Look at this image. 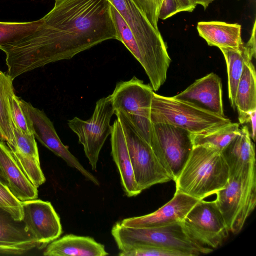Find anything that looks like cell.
Instances as JSON below:
<instances>
[{"instance_id":"1","label":"cell","mask_w":256,"mask_h":256,"mask_svg":"<svg viewBox=\"0 0 256 256\" xmlns=\"http://www.w3.org/2000/svg\"><path fill=\"white\" fill-rule=\"evenodd\" d=\"M42 20L31 34L0 46L6 55V73L12 80L104 41L119 40L108 0H55Z\"/></svg>"},{"instance_id":"2","label":"cell","mask_w":256,"mask_h":256,"mask_svg":"<svg viewBox=\"0 0 256 256\" xmlns=\"http://www.w3.org/2000/svg\"><path fill=\"white\" fill-rule=\"evenodd\" d=\"M130 29L136 43L133 56L144 68L154 91L164 83L171 59L158 30L132 0H108Z\"/></svg>"},{"instance_id":"3","label":"cell","mask_w":256,"mask_h":256,"mask_svg":"<svg viewBox=\"0 0 256 256\" xmlns=\"http://www.w3.org/2000/svg\"><path fill=\"white\" fill-rule=\"evenodd\" d=\"M230 178L228 166L221 151L196 146L174 180L176 190L204 200L222 189Z\"/></svg>"},{"instance_id":"4","label":"cell","mask_w":256,"mask_h":256,"mask_svg":"<svg viewBox=\"0 0 256 256\" xmlns=\"http://www.w3.org/2000/svg\"><path fill=\"white\" fill-rule=\"evenodd\" d=\"M112 234L120 250L138 244H148L181 252L188 256L210 254L213 249L190 237L180 222L155 228H132L120 222L112 228Z\"/></svg>"},{"instance_id":"5","label":"cell","mask_w":256,"mask_h":256,"mask_svg":"<svg viewBox=\"0 0 256 256\" xmlns=\"http://www.w3.org/2000/svg\"><path fill=\"white\" fill-rule=\"evenodd\" d=\"M150 120L153 123H164L196 134L231 122L222 116L188 102L154 92L150 106Z\"/></svg>"},{"instance_id":"6","label":"cell","mask_w":256,"mask_h":256,"mask_svg":"<svg viewBox=\"0 0 256 256\" xmlns=\"http://www.w3.org/2000/svg\"><path fill=\"white\" fill-rule=\"evenodd\" d=\"M256 166L230 176L226 186L217 192L214 200L230 232L238 234L256 205Z\"/></svg>"},{"instance_id":"7","label":"cell","mask_w":256,"mask_h":256,"mask_svg":"<svg viewBox=\"0 0 256 256\" xmlns=\"http://www.w3.org/2000/svg\"><path fill=\"white\" fill-rule=\"evenodd\" d=\"M154 92L150 84L134 76L128 80L118 82L109 95L114 114L124 116L149 144L150 106Z\"/></svg>"},{"instance_id":"8","label":"cell","mask_w":256,"mask_h":256,"mask_svg":"<svg viewBox=\"0 0 256 256\" xmlns=\"http://www.w3.org/2000/svg\"><path fill=\"white\" fill-rule=\"evenodd\" d=\"M115 114L122 128L138 189L142 192L154 184L172 180L150 146L124 116L120 113Z\"/></svg>"},{"instance_id":"9","label":"cell","mask_w":256,"mask_h":256,"mask_svg":"<svg viewBox=\"0 0 256 256\" xmlns=\"http://www.w3.org/2000/svg\"><path fill=\"white\" fill-rule=\"evenodd\" d=\"M151 123L150 144L161 164L174 181L193 148L191 134L170 124Z\"/></svg>"},{"instance_id":"10","label":"cell","mask_w":256,"mask_h":256,"mask_svg":"<svg viewBox=\"0 0 256 256\" xmlns=\"http://www.w3.org/2000/svg\"><path fill=\"white\" fill-rule=\"evenodd\" d=\"M114 110L110 97L98 100L92 116L84 120L76 116L68 120L70 128L78 136L79 143L93 170H96L100 152L108 137L110 134V122Z\"/></svg>"},{"instance_id":"11","label":"cell","mask_w":256,"mask_h":256,"mask_svg":"<svg viewBox=\"0 0 256 256\" xmlns=\"http://www.w3.org/2000/svg\"><path fill=\"white\" fill-rule=\"evenodd\" d=\"M180 223L190 237L212 249L220 246L229 234V229L214 200H200Z\"/></svg>"},{"instance_id":"12","label":"cell","mask_w":256,"mask_h":256,"mask_svg":"<svg viewBox=\"0 0 256 256\" xmlns=\"http://www.w3.org/2000/svg\"><path fill=\"white\" fill-rule=\"evenodd\" d=\"M26 230L42 249L62 233L60 218L51 203L40 200L22 202Z\"/></svg>"},{"instance_id":"13","label":"cell","mask_w":256,"mask_h":256,"mask_svg":"<svg viewBox=\"0 0 256 256\" xmlns=\"http://www.w3.org/2000/svg\"><path fill=\"white\" fill-rule=\"evenodd\" d=\"M33 134L43 146L61 158L70 166L77 170L86 180L98 186V180L87 170L60 140L54 126L44 112L24 100Z\"/></svg>"},{"instance_id":"14","label":"cell","mask_w":256,"mask_h":256,"mask_svg":"<svg viewBox=\"0 0 256 256\" xmlns=\"http://www.w3.org/2000/svg\"><path fill=\"white\" fill-rule=\"evenodd\" d=\"M201 200L176 190L173 198L158 210L148 214L124 218V226L132 228H155L181 222Z\"/></svg>"},{"instance_id":"15","label":"cell","mask_w":256,"mask_h":256,"mask_svg":"<svg viewBox=\"0 0 256 256\" xmlns=\"http://www.w3.org/2000/svg\"><path fill=\"white\" fill-rule=\"evenodd\" d=\"M192 103L216 114H224L220 78L214 72L196 80L186 89L174 96Z\"/></svg>"},{"instance_id":"16","label":"cell","mask_w":256,"mask_h":256,"mask_svg":"<svg viewBox=\"0 0 256 256\" xmlns=\"http://www.w3.org/2000/svg\"><path fill=\"white\" fill-rule=\"evenodd\" d=\"M14 141L8 146L20 168L37 188L45 182L41 169L37 144L34 134L22 132L14 126Z\"/></svg>"},{"instance_id":"17","label":"cell","mask_w":256,"mask_h":256,"mask_svg":"<svg viewBox=\"0 0 256 256\" xmlns=\"http://www.w3.org/2000/svg\"><path fill=\"white\" fill-rule=\"evenodd\" d=\"M36 247L22 220L0 208V254H21Z\"/></svg>"},{"instance_id":"18","label":"cell","mask_w":256,"mask_h":256,"mask_svg":"<svg viewBox=\"0 0 256 256\" xmlns=\"http://www.w3.org/2000/svg\"><path fill=\"white\" fill-rule=\"evenodd\" d=\"M110 135L111 154L118 170L122 189L127 196H135L142 191L135 181L125 136L117 118L112 126Z\"/></svg>"},{"instance_id":"19","label":"cell","mask_w":256,"mask_h":256,"mask_svg":"<svg viewBox=\"0 0 256 256\" xmlns=\"http://www.w3.org/2000/svg\"><path fill=\"white\" fill-rule=\"evenodd\" d=\"M0 168L8 180V188L20 201L37 198L38 188L22 172L6 142L1 140Z\"/></svg>"},{"instance_id":"20","label":"cell","mask_w":256,"mask_h":256,"mask_svg":"<svg viewBox=\"0 0 256 256\" xmlns=\"http://www.w3.org/2000/svg\"><path fill=\"white\" fill-rule=\"evenodd\" d=\"M46 256H105L108 254L104 245L90 236L66 234L46 246Z\"/></svg>"},{"instance_id":"21","label":"cell","mask_w":256,"mask_h":256,"mask_svg":"<svg viewBox=\"0 0 256 256\" xmlns=\"http://www.w3.org/2000/svg\"><path fill=\"white\" fill-rule=\"evenodd\" d=\"M222 152L228 166L230 176L246 171L256 166L254 144L248 127L242 126L240 133Z\"/></svg>"},{"instance_id":"22","label":"cell","mask_w":256,"mask_h":256,"mask_svg":"<svg viewBox=\"0 0 256 256\" xmlns=\"http://www.w3.org/2000/svg\"><path fill=\"white\" fill-rule=\"evenodd\" d=\"M197 30L200 36L210 46L238 48L244 44L241 38V26L222 22H200Z\"/></svg>"},{"instance_id":"23","label":"cell","mask_w":256,"mask_h":256,"mask_svg":"<svg viewBox=\"0 0 256 256\" xmlns=\"http://www.w3.org/2000/svg\"><path fill=\"white\" fill-rule=\"evenodd\" d=\"M240 124H244L247 114L256 110V76L252 60L247 59L236 88L235 100Z\"/></svg>"},{"instance_id":"24","label":"cell","mask_w":256,"mask_h":256,"mask_svg":"<svg viewBox=\"0 0 256 256\" xmlns=\"http://www.w3.org/2000/svg\"><path fill=\"white\" fill-rule=\"evenodd\" d=\"M240 124L232 122L196 134H190L193 146H206L222 152L240 133Z\"/></svg>"},{"instance_id":"25","label":"cell","mask_w":256,"mask_h":256,"mask_svg":"<svg viewBox=\"0 0 256 256\" xmlns=\"http://www.w3.org/2000/svg\"><path fill=\"white\" fill-rule=\"evenodd\" d=\"M226 60L228 78V95L230 105L236 109L234 100L236 88L246 60L252 58L246 52L244 44L238 48H219Z\"/></svg>"},{"instance_id":"26","label":"cell","mask_w":256,"mask_h":256,"mask_svg":"<svg viewBox=\"0 0 256 256\" xmlns=\"http://www.w3.org/2000/svg\"><path fill=\"white\" fill-rule=\"evenodd\" d=\"M13 80L0 70V130L8 146L14 141V124L11 116L9 97L15 94Z\"/></svg>"},{"instance_id":"27","label":"cell","mask_w":256,"mask_h":256,"mask_svg":"<svg viewBox=\"0 0 256 256\" xmlns=\"http://www.w3.org/2000/svg\"><path fill=\"white\" fill-rule=\"evenodd\" d=\"M42 21L40 18L29 22H0V46L16 42L31 34Z\"/></svg>"},{"instance_id":"28","label":"cell","mask_w":256,"mask_h":256,"mask_svg":"<svg viewBox=\"0 0 256 256\" xmlns=\"http://www.w3.org/2000/svg\"><path fill=\"white\" fill-rule=\"evenodd\" d=\"M9 106L14 126L24 134H33L24 100L14 94L9 97Z\"/></svg>"},{"instance_id":"29","label":"cell","mask_w":256,"mask_h":256,"mask_svg":"<svg viewBox=\"0 0 256 256\" xmlns=\"http://www.w3.org/2000/svg\"><path fill=\"white\" fill-rule=\"evenodd\" d=\"M120 256H188L181 252L154 246L138 244L124 250H120Z\"/></svg>"},{"instance_id":"30","label":"cell","mask_w":256,"mask_h":256,"mask_svg":"<svg viewBox=\"0 0 256 256\" xmlns=\"http://www.w3.org/2000/svg\"><path fill=\"white\" fill-rule=\"evenodd\" d=\"M0 208L8 212L16 220H22V202L17 198L8 186L0 181Z\"/></svg>"},{"instance_id":"31","label":"cell","mask_w":256,"mask_h":256,"mask_svg":"<svg viewBox=\"0 0 256 256\" xmlns=\"http://www.w3.org/2000/svg\"><path fill=\"white\" fill-rule=\"evenodd\" d=\"M196 6L191 0H161L158 6V18L166 20L180 12H192Z\"/></svg>"},{"instance_id":"32","label":"cell","mask_w":256,"mask_h":256,"mask_svg":"<svg viewBox=\"0 0 256 256\" xmlns=\"http://www.w3.org/2000/svg\"><path fill=\"white\" fill-rule=\"evenodd\" d=\"M132 0L143 12L152 26L158 30V10L156 0Z\"/></svg>"},{"instance_id":"33","label":"cell","mask_w":256,"mask_h":256,"mask_svg":"<svg viewBox=\"0 0 256 256\" xmlns=\"http://www.w3.org/2000/svg\"><path fill=\"white\" fill-rule=\"evenodd\" d=\"M248 123L250 126V134L254 142L256 140V110L247 114L244 124Z\"/></svg>"},{"instance_id":"34","label":"cell","mask_w":256,"mask_h":256,"mask_svg":"<svg viewBox=\"0 0 256 256\" xmlns=\"http://www.w3.org/2000/svg\"><path fill=\"white\" fill-rule=\"evenodd\" d=\"M244 48L249 54L252 58H256V22H254L253 28L252 30L250 38L247 43L244 45Z\"/></svg>"},{"instance_id":"35","label":"cell","mask_w":256,"mask_h":256,"mask_svg":"<svg viewBox=\"0 0 256 256\" xmlns=\"http://www.w3.org/2000/svg\"><path fill=\"white\" fill-rule=\"evenodd\" d=\"M214 0H191L194 5L200 4L202 6L204 9H206L209 4Z\"/></svg>"},{"instance_id":"36","label":"cell","mask_w":256,"mask_h":256,"mask_svg":"<svg viewBox=\"0 0 256 256\" xmlns=\"http://www.w3.org/2000/svg\"><path fill=\"white\" fill-rule=\"evenodd\" d=\"M0 181L8 186V180H7L5 176L4 175V173L2 172V170L0 169Z\"/></svg>"},{"instance_id":"37","label":"cell","mask_w":256,"mask_h":256,"mask_svg":"<svg viewBox=\"0 0 256 256\" xmlns=\"http://www.w3.org/2000/svg\"><path fill=\"white\" fill-rule=\"evenodd\" d=\"M0 140L4 141V136H2V134L0 130Z\"/></svg>"}]
</instances>
